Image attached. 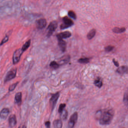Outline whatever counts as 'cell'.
<instances>
[{
    "label": "cell",
    "mask_w": 128,
    "mask_h": 128,
    "mask_svg": "<svg viewBox=\"0 0 128 128\" xmlns=\"http://www.w3.org/2000/svg\"><path fill=\"white\" fill-rule=\"evenodd\" d=\"M114 110L112 109L107 110L103 112L98 110L96 113V117L99 119L100 124L108 125L110 124L114 115Z\"/></svg>",
    "instance_id": "obj_1"
},
{
    "label": "cell",
    "mask_w": 128,
    "mask_h": 128,
    "mask_svg": "<svg viewBox=\"0 0 128 128\" xmlns=\"http://www.w3.org/2000/svg\"><path fill=\"white\" fill-rule=\"evenodd\" d=\"M63 23L60 26V28L62 30L71 27L74 24V22L72 20L68 17L65 16L63 17Z\"/></svg>",
    "instance_id": "obj_2"
},
{
    "label": "cell",
    "mask_w": 128,
    "mask_h": 128,
    "mask_svg": "<svg viewBox=\"0 0 128 128\" xmlns=\"http://www.w3.org/2000/svg\"><path fill=\"white\" fill-rule=\"evenodd\" d=\"M58 27V23L56 21L51 22L49 24V26L47 27L48 32H47V37H49L52 35L54 32L56 30V29Z\"/></svg>",
    "instance_id": "obj_3"
},
{
    "label": "cell",
    "mask_w": 128,
    "mask_h": 128,
    "mask_svg": "<svg viewBox=\"0 0 128 128\" xmlns=\"http://www.w3.org/2000/svg\"><path fill=\"white\" fill-rule=\"evenodd\" d=\"M59 96H60L59 92H56L54 94H52L50 99V105L52 111H53L55 108L57 101L59 98Z\"/></svg>",
    "instance_id": "obj_4"
},
{
    "label": "cell",
    "mask_w": 128,
    "mask_h": 128,
    "mask_svg": "<svg viewBox=\"0 0 128 128\" xmlns=\"http://www.w3.org/2000/svg\"><path fill=\"white\" fill-rule=\"evenodd\" d=\"M23 51L21 50V49H19L16 50L14 52L12 57V61L13 63L14 64H17L20 60L21 57L22 55Z\"/></svg>",
    "instance_id": "obj_5"
},
{
    "label": "cell",
    "mask_w": 128,
    "mask_h": 128,
    "mask_svg": "<svg viewBox=\"0 0 128 128\" xmlns=\"http://www.w3.org/2000/svg\"><path fill=\"white\" fill-rule=\"evenodd\" d=\"M17 74V69H12L9 71L4 79V82L6 83L16 77Z\"/></svg>",
    "instance_id": "obj_6"
},
{
    "label": "cell",
    "mask_w": 128,
    "mask_h": 128,
    "mask_svg": "<svg viewBox=\"0 0 128 128\" xmlns=\"http://www.w3.org/2000/svg\"><path fill=\"white\" fill-rule=\"evenodd\" d=\"M78 113L75 112L71 116L68 123V128H73L78 119Z\"/></svg>",
    "instance_id": "obj_7"
},
{
    "label": "cell",
    "mask_w": 128,
    "mask_h": 128,
    "mask_svg": "<svg viewBox=\"0 0 128 128\" xmlns=\"http://www.w3.org/2000/svg\"><path fill=\"white\" fill-rule=\"evenodd\" d=\"M37 28L39 29L44 28L47 25L46 20L44 18H41L36 22Z\"/></svg>",
    "instance_id": "obj_8"
},
{
    "label": "cell",
    "mask_w": 128,
    "mask_h": 128,
    "mask_svg": "<svg viewBox=\"0 0 128 128\" xmlns=\"http://www.w3.org/2000/svg\"><path fill=\"white\" fill-rule=\"evenodd\" d=\"M71 36V33L69 31H65V32H61L58 33L56 35V37L58 40L63 39H66L69 38Z\"/></svg>",
    "instance_id": "obj_9"
},
{
    "label": "cell",
    "mask_w": 128,
    "mask_h": 128,
    "mask_svg": "<svg viewBox=\"0 0 128 128\" xmlns=\"http://www.w3.org/2000/svg\"><path fill=\"white\" fill-rule=\"evenodd\" d=\"M9 126L11 128H13L16 126L17 124V119L16 115L14 114H11L10 115L8 119Z\"/></svg>",
    "instance_id": "obj_10"
},
{
    "label": "cell",
    "mask_w": 128,
    "mask_h": 128,
    "mask_svg": "<svg viewBox=\"0 0 128 128\" xmlns=\"http://www.w3.org/2000/svg\"><path fill=\"white\" fill-rule=\"evenodd\" d=\"M70 59V57L69 55H65L60 58L59 61V64L60 65H63L67 64L69 62Z\"/></svg>",
    "instance_id": "obj_11"
},
{
    "label": "cell",
    "mask_w": 128,
    "mask_h": 128,
    "mask_svg": "<svg viewBox=\"0 0 128 128\" xmlns=\"http://www.w3.org/2000/svg\"><path fill=\"white\" fill-rule=\"evenodd\" d=\"M58 46L60 50L63 52L65 51L66 48V43L65 41L63 39L58 40Z\"/></svg>",
    "instance_id": "obj_12"
},
{
    "label": "cell",
    "mask_w": 128,
    "mask_h": 128,
    "mask_svg": "<svg viewBox=\"0 0 128 128\" xmlns=\"http://www.w3.org/2000/svg\"><path fill=\"white\" fill-rule=\"evenodd\" d=\"M10 113V110L8 108H4L0 112V117L2 119H7Z\"/></svg>",
    "instance_id": "obj_13"
},
{
    "label": "cell",
    "mask_w": 128,
    "mask_h": 128,
    "mask_svg": "<svg viewBox=\"0 0 128 128\" xmlns=\"http://www.w3.org/2000/svg\"><path fill=\"white\" fill-rule=\"evenodd\" d=\"M22 101V93L21 92H18L16 94L15 96V102L19 105L21 104Z\"/></svg>",
    "instance_id": "obj_14"
},
{
    "label": "cell",
    "mask_w": 128,
    "mask_h": 128,
    "mask_svg": "<svg viewBox=\"0 0 128 128\" xmlns=\"http://www.w3.org/2000/svg\"><path fill=\"white\" fill-rule=\"evenodd\" d=\"M117 72L121 74L127 73H128V67L126 66L120 67L117 69Z\"/></svg>",
    "instance_id": "obj_15"
},
{
    "label": "cell",
    "mask_w": 128,
    "mask_h": 128,
    "mask_svg": "<svg viewBox=\"0 0 128 128\" xmlns=\"http://www.w3.org/2000/svg\"><path fill=\"white\" fill-rule=\"evenodd\" d=\"M63 125V122L61 119H55L53 122L54 128H62Z\"/></svg>",
    "instance_id": "obj_16"
},
{
    "label": "cell",
    "mask_w": 128,
    "mask_h": 128,
    "mask_svg": "<svg viewBox=\"0 0 128 128\" xmlns=\"http://www.w3.org/2000/svg\"><path fill=\"white\" fill-rule=\"evenodd\" d=\"M96 30L94 29H92L89 31L87 35V38L89 40H91L94 37V36L96 35Z\"/></svg>",
    "instance_id": "obj_17"
},
{
    "label": "cell",
    "mask_w": 128,
    "mask_h": 128,
    "mask_svg": "<svg viewBox=\"0 0 128 128\" xmlns=\"http://www.w3.org/2000/svg\"><path fill=\"white\" fill-rule=\"evenodd\" d=\"M126 30V28L124 27L119 28L116 27L112 29L113 32L116 33H122L125 32Z\"/></svg>",
    "instance_id": "obj_18"
},
{
    "label": "cell",
    "mask_w": 128,
    "mask_h": 128,
    "mask_svg": "<svg viewBox=\"0 0 128 128\" xmlns=\"http://www.w3.org/2000/svg\"><path fill=\"white\" fill-rule=\"evenodd\" d=\"M31 40H29L23 45L21 49L23 52L26 51L29 48L31 45Z\"/></svg>",
    "instance_id": "obj_19"
},
{
    "label": "cell",
    "mask_w": 128,
    "mask_h": 128,
    "mask_svg": "<svg viewBox=\"0 0 128 128\" xmlns=\"http://www.w3.org/2000/svg\"><path fill=\"white\" fill-rule=\"evenodd\" d=\"M60 66V65H59V63H57L56 62L54 61L51 62L50 64V67L52 69H55V70L59 68Z\"/></svg>",
    "instance_id": "obj_20"
},
{
    "label": "cell",
    "mask_w": 128,
    "mask_h": 128,
    "mask_svg": "<svg viewBox=\"0 0 128 128\" xmlns=\"http://www.w3.org/2000/svg\"><path fill=\"white\" fill-rule=\"evenodd\" d=\"M94 84L98 87L100 88L103 85L102 80L100 78H98L94 81Z\"/></svg>",
    "instance_id": "obj_21"
},
{
    "label": "cell",
    "mask_w": 128,
    "mask_h": 128,
    "mask_svg": "<svg viewBox=\"0 0 128 128\" xmlns=\"http://www.w3.org/2000/svg\"><path fill=\"white\" fill-rule=\"evenodd\" d=\"M61 114V118L63 120H65L67 118L68 115V113L67 110H64L63 111Z\"/></svg>",
    "instance_id": "obj_22"
},
{
    "label": "cell",
    "mask_w": 128,
    "mask_h": 128,
    "mask_svg": "<svg viewBox=\"0 0 128 128\" xmlns=\"http://www.w3.org/2000/svg\"><path fill=\"white\" fill-rule=\"evenodd\" d=\"M89 59L88 58H81L78 60V62L79 63L82 64H86L89 62Z\"/></svg>",
    "instance_id": "obj_23"
},
{
    "label": "cell",
    "mask_w": 128,
    "mask_h": 128,
    "mask_svg": "<svg viewBox=\"0 0 128 128\" xmlns=\"http://www.w3.org/2000/svg\"><path fill=\"white\" fill-rule=\"evenodd\" d=\"M19 83V82H17L15 83H13L9 87V91H12L14 90L15 89L16 87L17 84Z\"/></svg>",
    "instance_id": "obj_24"
},
{
    "label": "cell",
    "mask_w": 128,
    "mask_h": 128,
    "mask_svg": "<svg viewBox=\"0 0 128 128\" xmlns=\"http://www.w3.org/2000/svg\"><path fill=\"white\" fill-rule=\"evenodd\" d=\"M66 106V105L65 103H62L60 104L58 109V112L59 113L61 114L63 112L65 109V107Z\"/></svg>",
    "instance_id": "obj_25"
},
{
    "label": "cell",
    "mask_w": 128,
    "mask_h": 128,
    "mask_svg": "<svg viewBox=\"0 0 128 128\" xmlns=\"http://www.w3.org/2000/svg\"><path fill=\"white\" fill-rule=\"evenodd\" d=\"M68 16L70 17H71V18L75 19L77 18L76 14L75 13L74 11H70L68 12Z\"/></svg>",
    "instance_id": "obj_26"
},
{
    "label": "cell",
    "mask_w": 128,
    "mask_h": 128,
    "mask_svg": "<svg viewBox=\"0 0 128 128\" xmlns=\"http://www.w3.org/2000/svg\"><path fill=\"white\" fill-rule=\"evenodd\" d=\"M123 102L126 106H128V94H124L123 97Z\"/></svg>",
    "instance_id": "obj_27"
},
{
    "label": "cell",
    "mask_w": 128,
    "mask_h": 128,
    "mask_svg": "<svg viewBox=\"0 0 128 128\" xmlns=\"http://www.w3.org/2000/svg\"><path fill=\"white\" fill-rule=\"evenodd\" d=\"M114 47L112 46H106L105 48V50L106 52H109L112 51L114 49Z\"/></svg>",
    "instance_id": "obj_28"
},
{
    "label": "cell",
    "mask_w": 128,
    "mask_h": 128,
    "mask_svg": "<svg viewBox=\"0 0 128 128\" xmlns=\"http://www.w3.org/2000/svg\"><path fill=\"white\" fill-rule=\"evenodd\" d=\"M8 39H9V37L7 35H6V36L3 38L1 41L0 46H2V45H3V44L7 42L8 41Z\"/></svg>",
    "instance_id": "obj_29"
},
{
    "label": "cell",
    "mask_w": 128,
    "mask_h": 128,
    "mask_svg": "<svg viewBox=\"0 0 128 128\" xmlns=\"http://www.w3.org/2000/svg\"><path fill=\"white\" fill-rule=\"evenodd\" d=\"M45 125L47 128H50V125H51V123L49 121H47L45 122Z\"/></svg>",
    "instance_id": "obj_30"
},
{
    "label": "cell",
    "mask_w": 128,
    "mask_h": 128,
    "mask_svg": "<svg viewBox=\"0 0 128 128\" xmlns=\"http://www.w3.org/2000/svg\"><path fill=\"white\" fill-rule=\"evenodd\" d=\"M113 63H114V64L115 65V66H116L117 67H119V64L117 62V61H115V59H113Z\"/></svg>",
    "instance_id": "obj_31"
},
{
    "label": "cell",
    "mask_w": 128,
    "mask_h": 128,
    "mask_svg": "<svg viewBox=\"0 0 128 128\" xmlns=\"http://www.w3.org/2000/svg\"><path fill=\"white\" fill-rule=\"evenodd\" d=\"M22 128H26V127L25 126H23Z\"/></svg>",
    "instance_id": "obj_32"
}]
</instances>
